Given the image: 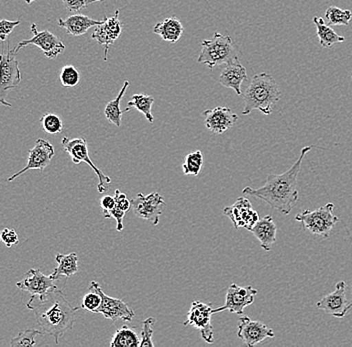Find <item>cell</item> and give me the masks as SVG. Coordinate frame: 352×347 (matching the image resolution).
I'll use <instances>...</instances> for the list:
<instances>
[{"mask_svg":"<svg viewBox=\"0 0 352 347\" xmlns=\"http://www.w3.org/2000/svg\"><path fill=\"white\" fill-rule=\"evenodd\" d=\"M26 306L34 313L41 331L52 335L56 344L61 336L72 329L76 311L81 309V306L72 307L58 289L44 295H32Z\"/></svg>","mask_w":352,"mask_h":347,"instance_id":"obj_1","label":"cell"},{"mask_svg":"<svg viewBox=\"0 0 352 347\" xmlns=\"http://www.w3.org/2000/svg\"><path fill=\"white\" fill-rule=\"evenodd\" d=\"M312 146L303 147L296 164L283 175H270L266 179L265 184L261 188H252L246 186L242 190V195H252L253 197L265 201L268 205L278 210L283 214L288 215L296 205L299 199L297 190V179L300 171L303 158L311 150Z\"/></svg>","mask_w":352,"mask_h":347,"instance_id":"obj_2","label":"cell"},{"mask_svg":"<svg viewBox=\"0 0 352 347\" xmlns=\"http://www.w3.org/2000/svg\"><path fill=\"white\" fill-rule=\"evenodd\" d=\"M243 96L245 100L242 111L243 115H248L254 109L270 115L274 105L280 100L281 92L275 79L270 74L263 72L253 76Z\"/></svg>","mask_w":352,"mask_h":347,"instance_id":"obj_3","label":"cell"},{"mask_svg":"<svg viewBox=\"0 0 352 347\" xmlns=\"http://www.w3.org/2000/svg\"><path fill=\"white\" fill-rule=\"evenodd\" d=\"M201 46L197 61L208 65L210 69L237 58L234 43L228 35L215 32L212 38L202 41Z\"/></svg>","mask_w":352,"mask_h":347,"instance_id":"obj_4","label":"cell"},{"mask_svg":"<svg viewBox=\"0 0 352 347\" xmlns=\"http://www.w3.org/2000/svg\"><path fill=\"white\" fill-rule=\"evenodd\" d=\"M334 204L327 203V205L316 210H305L296 216L303 228L309 230L314 236H320L327 238L334 226L340 223V219L333 215Z\"/></svg>","mask_w":352,"mask_h":347,"instance_id":"obj_5","label":"cell"},{"mask_svg":"<svg viewBox=\"0 0 352 347\" xmlns=\"http://www.w3.org/2000/svg\"><path fill=\"white\" fill-rule=\"evenodd\" d=\"M63 148L66 153L69 155L72 162L74 164H79L81 162H85L96 172L98 179V190L99 193H104L109 190L107 184L111 183V179L105 175L100 169L94 166L92 160L90 159L89 153H88V146L87 140L85 138H69L65 137L61 142Z\"/></svg>","mask_w":352,"mask_h":347,"instance_id":"obj_6","label":"cell"},{"mask_svg":"<svg viewBox=\"0 0 352 347\" xmlns=\"http://www.w3.org/2000/svg\"><path fill=\"white\" fill-rule=\"evenodd\" d=\"M15 48L8 47L6 54H1V74H0V101L6 107H11L10 102L6 101V96L10 90L16 89L21 82V72L19 67V61L15 58Z\"/></svg>","mask_w":352,"mask_h":347,"instance_id":"obj_7","label":"cell"},{"mask_svg":"<svg viewBox=\"0 0 352 347\" xmlns=\"http://www.w3.org/2000/svg\"><path fill=\"white\" fill-rule=\"evenodd\" d=\"M165 206L166 203L164 199L158 192H153L148 195L138 193L136 197L131 199V208L134 214L154 225L160 223V215L162 214Z\"/></svg>","mask_w":352,"mask_h":347,"instance_id":"obj_8","label":"cell"},{"mask_svg":"<svg viewBox=\"0 0 352 347\" xmlns=\"http://www.w3.org/2000/svg\"><path fill=\"white\" fill-rule=\"evenodd\" d=\"M258 293L252 285L248 287H239L236 283H231L228 287L226 296V304L223 306L212 309V313H219L221 311H228L237 315H243L245 307L250 306L254 302L255 296Z\"/></svg>","mask_w":352,"mask_h":347,"instance_id":"obj_9","label":"cell"},{"mask_svg":"<svg viewBox=\"0 0 352 347\" xmlns=\"http://www.w3.org/2000/svg\"><path fill=\"white\" fill-rule=\"evenodd\" d=\"M98 291L101 296V304L96 311V313H101L107 320L112 322H118V320H123V322H131L134 318V311L129 307L123 300L120 298H110L107 295L104 291L101 289L98 282L91 281L89 289Z\"/></svg>","mask_w":352,"mask_h":347,"instance_id":"obj_10","label":"cell"},{"mask_svg":"<svg viewBox=\"0 0 352 347\" xmlns=\"http://www.w3.org/2000/svg\"><path fill=\"white\" fill-rule=\"evenodd\" d=\"M212 304L211 303H202L193 302L191 303L190 309L187 313V320L184 325L195 327L200 331L202 339L208 344L214 342L213 327L211 325V315H212Z\"/></svg>","mask_w":352,"mask_h":347,"instance_id":"obj_11","label":"cell"},{"mask_svg":"<svg viewBox=\"0 0 352 347\" xmlns=\"http://www.w3.org/2000/svg\"><path fill=\"white\" fill-rule=\"evenodd\" d=\"M32 32L33 34L32 38L21 41L19 45L14 47L16 54L22 47H25L28 45H36L37 47L43 50L44 56L48 59H54L65 52V43L52 32H48V30L38 32L35 23H32Z\"/></svg>","mask_w":352,"mask_h":347,"instance_id":"obj_12","label":"cell"},{"mask_svg":"<svg viewBox=\"0 0 352 347\" xmlns=\"http://www.w3.org/2000/svg\"><path fill=\"white\" fill-rule=\"evenodd\" d=\"M55 151L54 147L47 140L39 138L35 142L34 146L30 150V155H28V164L25 168H22L19 172L14 173L12 177L8 179V182L13 181L17 177H21V175L25 173L26 171L36 169V170L44 171V169L50 166L52 157H54Z\"/></svg>","mask_w":352,"mask_h":347,"instance_id":"obj_13","label":"cell"},{"mask_svg":"<svg viewBox=\"0 0 352 347\" xmlns=\"http://www.w3.org/2000/svg\"><path fill=\"white\" fill-rule=\"evenodd\" d=\"M224 214L230 217L235 228L243 227L252 232L258 223L259 214L253 210L252 203L244 197H239L232 206L224 208Z\"/></svg>","mask_w":352,"mask_h":347,"instance_id":"obj_14","label":"cell"},{"mask_svg":"<svg viewBox=\"0 0 352 347\" xmlns=\"http://www.w3.org/2000/svg\"><path fill=\"white\" fill-rule=\"evenodd\" d=\"M237 336L248 347H252L264 342L266 338H274V331L266 326L263 322H255L245 315H241L239 320Z\"/></svg>","mask_w":352,"mask_h":347,"instance_id":"obj_15","label":"cell"},{"mask_svg":"<svg viewBox=\"0 0 352 347\" xmlns=\"http://www.w3.org/2000/svg\"><path fill=\"white\" fill-rule=\"evenodd\" d=\"M346 283L340 281L336 283V291L321 298L316 306L334 317L342 318L351 311L349 302L346 298Z\"/></svg>","mask_w":352,"mask_h":347,"instance_id":"obj_16","label":"cell"},{"mask_svg":"<svg viewBox=\"0 0 352 347\" xmlns=\"http://www.w3.org/2000/svg\"><path fill=\"white\" fill-rule=\"evenodd\" d=\"M120 10H116V14L112 17H104L103 23L96 26L92 39L100 45L105 46L104 60H107L109 46L113 45L120 38L122 32V23L118 19Z\"/></svg>","mask_w":352,"mask_h":347,"instance_id":"obj_17","label":"cell"},{"mask_svg":"<svg viewBox=\"0 0 352 347\" xmlns=\"http://www.w3.org/2000/svg\"><path fill=\"white\" fill-rule=\"evenodd\" d=\"M204 117V124L214 135H221L230 129L239 120V115L232 112L230 109L217 107L215 109H208L202 113Z\"/></svg>","mask_w":352,"mask_h":347,"instance_id":"obj_18","label":"cell"},{"mask_svg":"<svg viewBox=\"0 0 352 347\" xmlns=\"http://www.w3.org/2000/svg\"><path fill=\"white\" fill-rule=\"evenodd\" d=\"M16 287L21 291L30 292L32 295H44L57 289L50 276L35 269L28 270L23 280L16 283Z\"/></svg>","mask_w":352,"mask_h":347,"instance_id":"obj_19","label":"cell"},{"mask_svg":"<svg viewBox=\"0 0 352 347\" xmlns=\"http://www.w3.org/2000/svg\"><path fill=\"white\" fill-rule=\"evenodd\" d=\"M248 79L245 67L239 63V58L233 59L224 65L219 76L220 85L231 89L241 96V85Z\"/></svg>","mask_w":352,"mask_h":347,"instance_id":"obj_20","label":"cell"},{"mask_svg":"<svg viewBox=\"0 0 352 347\" xmlns=\"http://www.w3.org/2000/svg\"><path fill=\"white\" fill-rule=\"evenodd\" d=\"M103 23V21H96V19H90L87 15L72 14L66 19H59L57 21L59 27H63L66 30L68 34L72 36H81L87 34L88 30L94 26H98Z\"/></svg>","mask_w":352,"mask_h":347,"instance_id":"obj_21","label":"cell"},{"mask_svg":"<svg viewBox=\"0 0 352 347\" xmlns=\"http://www.w3.org/2000/svg\"><path fill=\"white\" fill-rule=\"evenodd\" d=\"M277 228L274 219L270 215H266L263 219H259L258 223L252 228L253 236L256 237L261 243V247L265 251H270L272 245L276 243Z\"/></svg>","mask_w":352,"mask_h":347,"instance_id":"obj_22","label":"cell"},{"mask_svg":"<svg viewBox=\"0 0 352 347\" xmlns=\"http://www.w3.org/2000/svg\"><path fill=\"white\" fill-rule=\"evenodd\" d=\"M153 32L160 35L164 41L175 43L179 41L184 32V25L177 17L173 16L164 19L162 23H158L154 26Z\"/></svg>","mask_w":352,"mask_h":347,"instance_id":"obj_23","label":"cell"},{"mask_svg":"<svg viewBox=\"0 0 352 347\" xmlns=\"http://www.w3.org/2000/svg\"><path fill=\"white\" fill-rule=\"evenodd\" d=\"M55 260L58 263V267H55L54 271L50 276L52 280H58L61 276L70 278L78 272V256L76 252L69 254H57Z\"/></svg>","mask_w":352,"mask_h":347,"instance_id":"obj_24","label":"cell"},{"mask_svg":"<svg viewBox=\"0 0 352 347\" xmlns=\"http://www.w3.org/2000/svg\"><path fill=\"white\" fill-rule=\"evenodd\" d=\"M314 23L316 26V34H318L319 43L322 47L329 48L338 43H344V37L336 34L333 28L327 25L321 17L314 16Z\"/></svg>","mask_w":352,"mask_h":347,"instance_id":"obj_25","label":"cell"},{"mask_svg":"<svg viewBox=\"0 0 352 347\" xmlns=\"http://www.w3.org/2000/svg\"><path fill=\"white\" fill-rule=\"evenodd\" d=\"M140 340L142 338L138 337L135 329L124 325L116 331L109 346L111 347H140Z\"/></svg>","mask_w":352,"mask_h":347,"instance_id":"obj_26","label":"cell"},{"mask_svg":"<svg viewBox=\"0 0 352 347\" xmlns=\"http://www.w3.org/2000/svg\"><path fill=\"white\" fill-rule=\"evenodd\" d=\"M154 103V98L153 96H146V94L138 93L133 94L131 96V100L127 103V109L123 112L131 111V109H135L136 111L142 112L143 115L145 116L148 122L153 124L154 117L151 109Z\"/></svg>","mask_w":352,"mask_h":347,"instance_id":"obj_27","label":"cell"},{"mask_svg":"<svg viewBox=\"0 0 352 347\" xmlns=\"http://www.w3.org/2000/svg\"><path fill=\"white\" fill-rule=\"evenodd\" d=\"M129 87V81H125L122 89H120L118 96L113 100L109 101L104 109L105 117L110 124L116 125V126H121V120H122V114L124 112L120 111V102L124 96L125 92Z\"/></svg>","mask_w":352,"mask_h":347,"instance_id":"obj_28","label":"cell"},{"mask_svg":"<svg viewBox=\"0 0 352 347\" xmlns=\"http://www.w3.org/2000/svg\"><path fill=\"white\" fill-rule=\"evenodd\" d=\"M202 168H204V155L200 150L187 155L182 164V169L186 175H198Z\"/></svg>","mask_w":352,"mask_h":347,"instance_id":"obj_29","label":"cell"},{"mask_svg":"<svg viewBox=\"0 0 352 347\" xmlns=\"http://www.w3.org/2000/svg\"><path fill=\"white\" fill-rule=\"evenodd\" d=\"M325 19L329 21V25H349L352 19L351 10H343L336 6L327 8Z\"/></svg>","mask_w":352,"mask_h":347,"instance_id":"obj_30","label":"cell"},{"mask_svg":"<svg viewBox=\"0 0 352 347\" xmlns=\"http://www.w3.org/2000/svg\"><path fill=\"white\" fill-rule=\"evenodd\" d=\"M44 333L37 329H26V331H21L19 335L12 338L10 342L11 347H21V346H36L35 337L37 335H43Z\"/></svg>","mask_w":352,"mask_h":347,"instance_id":"obj_31","label":"cell"},{"mask_svg":"<svg viewBox=\"0 0 352 347\" xmlns=\"http://www.w3.org/2000/svg\"><path fill=\"white\" fill-rule=\"evenodd\" d=\"M41 122L46 133L57 135L63 131V122L57 114L46 112L41 118Z\"/></svg>","mask_w":352,"mask_h":347,"instance_id":"obj_32","label":"cell"},{"mask_svg":"<svg viewBox=\"0 0 352 347\" xmlns=\"http://www.w3.org/2000/svg\"><path fill=\"white\" fill-rule=\"evenodd\" d=\"M59 78H60V82L63 87H74L78 85L79 80H80V74L72 65H65L61 68Z\"/></svg>","mask_w":352,"mask_h":347,"instance_id":"obj_33","label":"cell"},{"mask_svg":"<svg viewBox=\"0 0 352 347\" xmlns=\"http://www.w3.org/2000/svg\"><path fill=\"white\" fill-rule=\"evenodd\" d=\"M87 294L83 296L82 303H81V309L90 311L92 313H96L99 306L101 304V296L98 291L94 289H88Z\"/></svg>","mask_w":352,"mask_h":347,"instance_id":"obj_34","label":"cell"},{"mask_svg":"<svg viewBox=\"0 0 352 347\" xmlns=\"http://www.w3.org/2000/svg\"><path fill=\"white\" fill-rule=\"evenodd\" d=\"M142 340L140 347H154L153 342V326L156 324L155 317H149L142 322Z\"/></svg>","mask_w":352,"mask_h":347,"instance_id":"obj_35","label":"cell"},{"mask_svg":"<svg viewBox=\"0 0 352 347\" xmlns=\"http://www.w3.org/2000/svg\"><path fill=\"white\" fill-rule=\"evenodd\" d=\"M102 1V0H63V5L68 12H78L89 4L94 2Z\"/></svg>","mask_w":352,"mask_h":347,"instance_id":"obj_36","label":"cell"},{"mask_svg":"<svg viewBox=\"0 0 352 347\" xmlns=\"http://www.w3.org/2000/svg\"><path fill=\"white\" fill-rule=\"evenodd\" d=\"M21 24V21L17 19L15 21H6V19H1L0 21V38L2 41H6L8 38V35L12 32L16 26Z\"/></svg>","mask_w":352,"mask_h":347,"instance_id":"obj_37","label":"cell"},{"mask_svg":"<svg viewBox=\"0 0 352 347\" xmlns=\"http://www.w3.org/2000/svg\"><path fill=\"white\" fill-rule=\"evenodd\" d=\"M0 237H1L2 243L8 247H11L19 243L16 232L14 230H10V228H4L0 234Z\"/></svg>","mask_w":352,"mask_h":347,"instance_id":"obj_38","label":"cell"},{"mask_svg":"<svg viewBox=\"0 0 352 347\" xmlns=\"http://www.w3.org/2000/svg\"><path fill=\"white\" fill-rule=\"evenodd\" d=\"M116 199L114 197H110V195H104L101 197L100 206L102 208L103 216L104 219H110L109 213L116 208Z\"/></svg>","mask_w":352,"mask_h":347,"instance_id":"obj_39","label":"cell"},{"mask_svg":"<svg viewBox=\"0 0 352 347\" xmlns=\"http://www.w3.org/2000/svg\"><path fill=\"white\" fill-rule=\"evenodd\" d=\"M114 199H116V204L118 208L120 210H124V212H129L131 208V201L127 199L126 195L124 193L120 192V190H116L114 193Z\"/></svg>","mask_w":352,"mask_h":347,"instance_id":"obj_40","label":"cell"},{"mask_svg":"<svg viewBox=\"0 0 352 347\" xmlns=\"http://www.w3.org/2000/svg\"><path fill=\"white\" fill-rule=\"evenodd\" d=\"M125 213H126V212L120 210V208H118L116 205L109 213L110 219H116V223H118V226H116L118 232H122L123 230V219H124Z\"/></svg>","mask_w":352,"mask_h":347,"instance_id":"obj_41","label":"cell"},{"mask_svg":"<svg viewBox=\"0 0 352 347\" xmlns=\"http://www.w3.org/2000/svg\"><path fill=\"white\" fill-rule=\"evenodd\" d=\"M24 1H25L28 4H32L34 0H24Z\"/></svg>","mask_w":352,"mask_h":347,"instance_id":"obj_42","label":"cell"},{"mask_svg":"<svg viewBox=\"0 0 352 347\" xmlns=\"http://www.w3.org/2000/svg\"><path fill=\"white\" fill-rule=\"evenodd\" d=\"M351 294H352V283H351ZM349 307H351V309H352V300H351V303H349Z\"/></svg>","mask_w":352,"mask_h":347,"instance_id":"obj_43","label":"cell"}]
</instances>
